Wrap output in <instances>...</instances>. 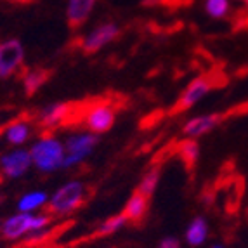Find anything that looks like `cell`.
Masks as SVG:
<instances>
[{
	"label": "cell",
	"mask_w": 248,
	"mask_h": 248,
	"mask_svg": "<svg viewBox=\"0 0 248 248\" xmlns=\"http://www.w3.org/2000/svg\"><path fill=\"white\" fill-rule=\"evenodd\" d=\"M28 149L31 163L42 174H52L56 170L64 169L66 148H64V142L54 134L40 136L37 141L31 142Z\"/></svg>",
	"instance_id": "1"
},
{
	"label": "cell",
	"mask_w": 248,
	"mask_h": 248,
	"mask_svg": "<svg viewBox=\"0 0 248 248\" xmlns=\"http://www.w3.org/2000/svg\"><path fill=\"white\" fill-rule=\"evenodd\" d=\"M52 222L49 212H17L2 220V234L7 241L23 240L26 236L42 234Z\"/></svg>",
	"instance_id": "2"
},
{
	"label": "cell",
	"mask_w": 248,
	"mask_h": 248,
	"mask_svg": "<svg viewBox=\"0 0 248 248\" xmlns=\"http://www.w3.org/2000/svg\"><path fill=\"white\" fill-rule=\"evenodd\" d=\"M87 198V186L85 182L73 179L54 191L49 196V203H47V212L52 217H68L73 212H77L83 205Z\"/></svg>",
	"instance_id": "3"
},
{
	"label": "cell",
	"mask_w": 248,
	"mask_h": 248,
	"mask_svg": "<svg viewBox=\"0 0 248 248\" xmlns=\"http://www.w3.org/2000/svg\"><path fill=\"white\" fill-rule=\"evenodd\" d=\"M97 142H99L97 134H92L89 130H80V132L70 134L68 139L64 141V148H66L64 169H71V167L83 163L92 155Z\"/></svg>",
	"instance_id": "4"
},
{
	"label": "cell",
	"mask_w": 248,
	"mask_h": 248,
	"mask_svg": "<svg viewBox=\"0 0 248 248\" xmlns=\"http://www.w3.org/2000/svg\"><path fill=\"white\" fill-rule=\"evenodd\" d=\"M118 37H120V26L113 21H106V23H101L95 28H92L80 38V49L85 54L99 52L101 49L109 46Z\"/></svg>",
	"instance_id": "5"
},
{
	"label": "cell",
	"mask_w": 248,
	"mask_h": 248,
	"mask_svg": "<svg viewBox=\"0 0 248 248\" xmlns=\"http://www.w3.org/2000/svg\"><path fill=\"white\" fill-rule=\"evenodd\" d=\"M116 111L111 104L108 103H95L89 106L82 116V124L85 130L92 134H104L115 125Z\"/></svg>",
	"instance_id": "6"
},
{
	"label": "cell",
	"mask_w": 248,
	"mask_h": 248,
	"mask_svg": "<svg viewBox=\"0 0 248 248\" xmlns=\"http://www.w3.org/2000/svg\"><path fill=\"white\" fill-rule=\"evenodd\" d=\"M33 167L30 149L25 148H13L0 155V174L5 179H21L30 172Z\"/></svg>",
	"instance_id": "7"
},
{
	"label": "cell",
	"mask_w": 248,
	"mask_h": 248,
	"mask_svg": "<svg viewBox=\"0 0 248 248\" xmlns=\"http://www.w3.org/2000/svg\"><path fill=\"white\" fill-rule=\"evenodd\" d=\"M25 64V47L16 38L0 42V78H11Z\"/></svg>",
	"instance_id": "8"
},
{
	"label": "cell",
	"mask_w": 248,
	"mask_h": 248,
	"mask_svg": "<svg viewBox=\"0 0 248 248\" xmlns=\"http://www.w3.org/2000/svg\"><path fill=\"white\" fill-rule=\"evenodd\" d=\"M215 85H217V82L212 80L208 75L196 77V78L182 91L181 97H179L177 104H175V111H187L189 108L196 106V104H198L200 101H202L203 97L215 87Z\"/></svg>",
	"instance_id": "9"
},
{
	"label": "cell",
	"mask_w": 248,
	"mask_h": 248,
	"mask_svg": "<svg viewBox=\"0 0 248 248\" xmlns=\"http://www.w3.org/2000/svg\"><path fill=\"white\" fill-rule=\"evenodd\" d=\"M71 104L66 103H52L44 106L38 111L37 120L40 124L42 128L46 130H54V128L61 127L68 122V118L71 116Z\"/></svg>",
	"instance_id": "10"
},
{
	"label": "cell",
	"mask_w": 248,
	"mask_h": 248,
	"mask_svg": "<svg viewBox=\"0 0 248 248\" xmlns=\"http://www.w3.org/2000/svg\"><path fill=\"white\" fill-rule=\"evenodd\" d=\"M224 120V116L220 113H208V115H198L193 116L186 124L182 125V134L187 139H198V137L205 136V134L212 132L214 128L220 125Z\"/></svg>",
	"instance_id": "11"
},
{
	"label": "cell",
	"mask_w": 248,
	"mask_h": 248,
	"mask_svg": "<svg viewBox=\"0 0 248 248\" xmlns=\"http://www.w3.org/2000/svg\"><path fill=\"white\" fill-rule=\"evenodd\" d=\"M97 0H66V21L71 28H78L91 17Z\"/></svg>",
	"instance_id": "12"
},
{
	"label": "cell",
	"mask_w": 248,
	"mask_h": 248,
	"mask_svg": "<svg viewBox=\"0 0 248 248\" xmlns=\"http://www.w3.org/2000/svg\"><path fill=\"white\" fill-rule=\"evenodd\" d=\"M33 136V124L30 120H16L4 130V141L13 148H21Z\"/></svg>",
	"instance_id": "13"
},
{
	"label": "cell",
	"mask_w": 248,
	"mask_h": 248,
	"mask_svg": "<svg viewBox=\"0 0 248 248\" xmlns=\"http://www.w3.org/2000/svg\"><path fill=\"white\" fill-rule=\"evenodd\" d=\"M49 196L46 191L42 189H33V191H26L19 196L16 203L17 212H40L42 208L47 207L49 203Z\"/></svg>",
	"instance_id": "14"
},
{
	"label": "cell",
	"mask_w": 248,
	"mask_h": 248,
	"mask_svg": "<svg viewBox=\"0 0 248 248\" xmlns=\"http://www.w3.org/2000/svg\"><path fill=\"white\" fill-rule=\"evenodd\" d=\"M148 210H149V198L136 191V193L128 198L127 205H125V208H124V214L127 215L128 220L141 222V220H144L146 215H148Z\"/></svg>",
	"instance_id": "15"
},
{
	"label": "cell",
	"mask_w": 248,
	"mask_h": 248,
	"mask_svg": "<svg viewBox=\"0 0 248 248\" xmlns=\"http://www.w3.org/2000/svg\"><path fill=\"white\" fill-rule=\"evenodd\" d=\"M186 243L189 247H202L208 238V222L205 217L198 215L191 220L189 226L186 228Z\"/></svg>",
	"instance_id": "16"
},
{
	"label": "cell",
	"mask_w": 248,
	"mask_h": 248,
	"mask_svg": "<svg viewBox=\"0 0 248 248\" xmlns=\"http://www.w3.org/2000/svg\"><path fill=\"white\" fill-rule=\"evenodd\" d=\"M50 73L46 68H31L23 75V87L28 95H33L37 91L44 87V83L49 80Z\"/></svg>",
	"instance_id": "17"
},
{
	"label": "cell",
	"mask_w": 248,
	"mask_h": 248,
	"mask_svg": "<svg viewBox=\"0 0 248 248\" xmlns=\"http://www.w3.org/2000/svg\"><path fill=\"white\" fill-rule=\"evenodd\" d=\"M160 169L158 167H151V169L146 172L144 175H142L141 182H139V186H137V193H141V195L148 196V198H151L153 196V193L156 191V186L158 182H160Z\"/></svg>",
	"instance_id": "18"
},
{
	"label": "cell",
	"mask_w": 248,
	"mask_h": 248,
	"mask_svg": "<svg viewBox=\"0 0 248 248\" xmlns=\"http://www.w3.org/2000/svg\"><path fill=\"white\" fill-rule=\"evenodd\" d=\"M127 222H128V219L125 214L111 215V217H108L104 222L99 224V228L95 229V232H97V236H109V234H113V232L120 231Z\"/></svg>",
	"instance_id": "19"
},
{
	"label": "cell",
	"mask_w": 248,
	"mask_h": 248,
	"mask_svg": "<svg viewBox=\"0 0 248 248\" xmlns=\"http://www.w3.org/2000/svg\"><path fill=\"white\" fill-rule=\"evenodd\" d=\"M205 11L212 19H224L229 16L231 2L229 0H205Z\"/></svg>",
	"instance_id": "20"
},
{
	"label": "cell",
	"mask_w": 248,
	"mask_h": 248,
	"mask_svg": "<svg viewBox=\"0 0 248 248\" xmlns=\"http://www.w3.org/2000/svg\"><path fill=\"white\" fill-rule=\"evenodd\" d=\"M179 156L182 158V161H184L189 169L195 165L200 156V148L195 139H186V141L181 142V146H179Z\"/></svg>",
	"instance_id": "21"
},
{
	"label": "cell",
	"mask_w": 248,
	"mask_h": 248,
	"mask_svg": "<svg viewBox=\"0 0 248 248\" xmlns=\"http://www.w3.org/2000/svg\"><path fill=\"white\" fill-rule=\"evenodd\" d=\"M158 248H181V241L177 238H174V236H167V238H163L160 241Z\"/></svg>",
	"instance_id": "22"
},
{
	"label": "cell",
	"mask_w": 248,
	"mask_h": 248,
	"mask_svg": "<svg viewBox=\"0 0 248 248\" xmlns=\"http://www.w3.org/2000/svg\"><path fill=\"white\" fill-rule=\"evenodd\" d=\"M7 2H13V4H30L33 0H7Z\"/></svg>",
	"instance_id": "23"
},
{
	"label": "cell",
	"mask_w": 248,
	"mask_h": 248,
	"mask_svg": "<svg viewBox=\"0 0 248 248\" xmlns=\"http://www.w3.org/2000/svg\"><path fill=\"white\" fill-rule=\"evenodd\" d=\"M210 248H224V247H222V245H212Z\"/></svg>",
	"instance_id": "24"
},
{
	"label": "cell",
	"mask_w": 248,
	"mask_h": 248,
	"mask_svg": "<svg viewBox=\"0 0 248 248\" xmlns=\"http://www.w3.org/2000/svg\"><path fill=\"white\" fill-rule=\"evenodd\" d=\"M0 234H2V220H0Z\"/></svg>",
	"instance_id": "25"
},
{
	"label": "cell",
	"mask_w": 248,
	"mask_h": 248,
	"mask_svg": "<svg viewBox=\"0 0 248 248\" xmlns=\"http://www.w3.org/2000/svg\"><path fill=\"white\" fill-rule=\"evenodd\" d=\"M240 2H247V0H240Z\"/></svg>",
	"instance_id": "26"
},
{
	"label": "cell",
	"mask_w": 248,
	"mask_h": 248,
	"mask_svg": "<svg viewBox=\"0 0 248 248\" xmlns=\"http://www.w3.org/2000/svg\"><path fill=\"white\" fill-rule=\"evenodd\" d=\"M247 219H248V210H247Z\"/></svg>",
	"instance_id": "27"
},
{
	"label": "cell",
	"mask_w": 248,
	"mask_h": 248,
	"mask_svg": "<svg viewBox=\"0 0 248 248\" xmlns=\"http://www.w3.org/2000/svg\"><path fill=\"white\" fill-rule=\"evenodd\" d=\"M247 9H248V0H247Z\"/></svg>",
	"instance_id": "28"
}]
</instances>
